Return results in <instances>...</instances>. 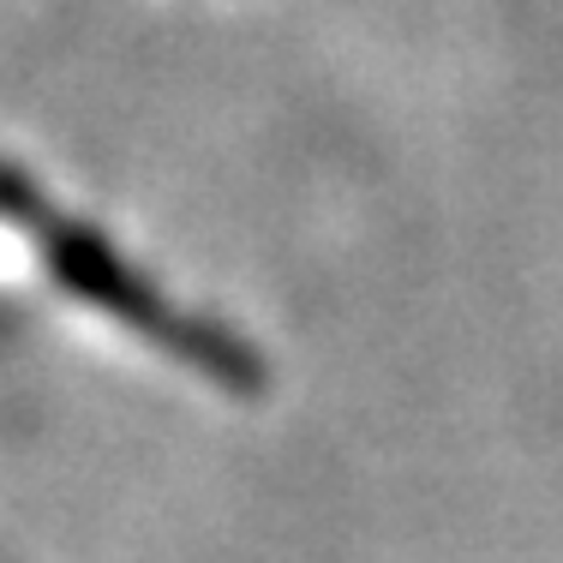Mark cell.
Returning <instances> with one entry per match:
<instances>
[{"label":"cell","instance_id":"obj_1","mask_svg":"<svg viewBox=\"0 0 563 563\" xmlns=\"http://www.w3.org/2000/svg\"><path fill=\"white\" fill-rule=\"evenodd\" d=\"M48 264H55V276H60L73 294L109 306V312L126 318L132 330H144V336H156V342L186 347V354H192L205 372L246 378V360H240L234 342L217 336V330H205V324H180V318H174L168 306L156 300V294L144 288V282L132 276L97 234H90V228H55V234H48Z\"/></svg>","mask_w":563,"mask_h":563},{"label":"cell","instance_id":"obj_2","mask_svg":"<svg viewBox=\"0 0 563 563\" xmlns=\"http://www.w3.org/2000/svg\"><path fill=\"white\" fill-rule=\"evenodd\" d=\"M36 210H43L36 205V186L24 180L19 168L0 163V217H36Z\"/></svg>","mask_w":563,"mask_h":563}]
</instances>
